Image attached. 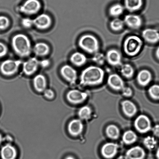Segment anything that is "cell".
I'll use <instances>...</instances> for the list:
<instances>
[{
  "label": "cell",
  "instance_id": "6da1fadb",
  "mask_svg": "<svg viewBox=\"0 0 159 159\" xmlns=\"http://www.w3.org/2000/svg\"><path fill=\"white\" fill-rule=\"evenodd\" d=\"M104 76V71L101 68L96 66H89L81 73L80 83L84 85H99L102 82Z\"/></svg>",
  "mask_w": 159,
  "mask_h": 159
},
{
  "label": "cell",
  "instance_id": "7a4b0ae2",
  "mask_svg": "<svg viewBox=\"0 0 159 159\" xmlns=\"http://www.w3.org/2000/svg\"><path fill=\"white\" fill-rule=\"evenodd\" d=\"M11 45L14 52L20 57H29L32 51L30 40L24 34L14 35L12 39Z\"/></svg>",
  "mask_w": 159,
  "mask_h": 159
},
{
  "label": "cell",
  "instance_id": "3957f363",
  "mask_svg": "<svg viewBox=\"0 0 159 159\" xmlns=\"http://www.w3.org/2000/svg\"><path fill=\"white\" fill-rule=\"evenodd\" d=\"M143 45V40L140 37L137 35H130L125 40L123 49L126 55L134 57L139 53Z\"/></svg>",
  "mask_w": 159,
  "mask_h": 159
},
{
  "label": "cell",
  "instance_id": "277c9868",
  "mask_svg": "<svg viewBox=\"0 0 159 159\" xmlns=\"http://www.w3.org/2000/svg\"><path fill=\"white\" fill-rule=\"evenodd\" d=\"M79 47L85 52L90 54H95L99 52L100 44L96 37L91 34H85L79 39Z\"/></svg>",
  "mask_w": 159,
  "mask_h": 159
},
{
  "label": "cell",
  "instance_id": "5b68a950",
  "mask_svg": "<svg viewBox=\"0 0 159 159\" xmlns=\"http://www.w3.org/2000/svg\"><path fill=\"white\" fill-rule=\"evenodd\" d=\"M22 64L21 61L8 59L1 63L0 71L4 75L12 76L17 72Z\"/></svg>",
  "mask_w": 159,
  "mask_h": 159
},
{
  "label": "cell",
  "instance_id": "8992f818",
  "mask_svg": "<svg viewBox=\"0 0 159 159\" xmlns=\"http://www.w3.org/2000/svg\"><path fill=\"white\" fill-rule=\"evenodd\" d=\"M41 8V3L39 0H26L20 6L19 10L25 15H32L38 13Z\"/></svg>",
  "mask_w": 159,
  "mask_h": 159
},
{
  "label": "cell",
  "instance_id": "52a82bcc",
  "mask_svg": "<svg viewBox=\"0 0 159 159\" xmlns=\"http://www.w3.org/2000/svg\"><path fill=\"white\" fill-rule=\"evenodd\" d=\"M33 26L37 29L44 30L50 27L52 23L51 17L48 14L43 13L33 19Z\"/></svg>",
  "mask_w": 159,
  "mask_h": 159
},
{
  "label": "cell",
  "instance_id": "ba28073f",
  "mask_svg": "<svg viewBox=\"0 0 159 159\" xmlns=\"http://www.w3.org/2000/svg\"><path fill=\"white\" fill-rule=\"evenodd\" d=\"M39 66V61L36 57H30L22 63L23 72L26 75H32L37 71Z\"/></svg>",
  "mask_w": 159,
  "mask_h": 159
},
{
  "label": "cell",
  "instance_id": "9c48e42d",
  "mask_svg": "<svg viewBox=\"0 0 159 159\" xmlns=\"http://www.w3.org/2000/svg\"><path fill=\"white\" fill-rule=\"evenodd\" d=\"M135 129L141 133L148 132L151 129L150 120L147 116L141 115L135 119L134 122Z\"/></svg>",
  "mask_w": 159,
  "mask_h": 159
},
{
  "label": "cell",
  "instance_id": "30bf717a",
  "mask_svg": "<svg viewBox=\"0 0 159 159\" xmlns=\"http://www.w3.org/2000/svg\"><path fill=\"white\" fill-rule=\"evenodd\" d=\"M60 74L66 80L74 84L77 78V73L76 70L71 65H65L60 69Z\"/></svg>",
  "mask_w": 159,
  "mask_h": 159
},
{
  "label": "cell",
  "instance_id": "8fae6325",
  "mask_svg": "<svg viewBox=\"0 0 159 159\" xmlns=\"http://www.w3.org/2000/svg\"><path fill=\"white\" fill-rule=\"evenodd\" d=\"M105 56L106 61L111 66H120L122 65V57L120 53L116 49L109 50Z\"/></svg>",
  "mask_w": 159,
  "mask_h": 159
},
{
  "label": "cell",
  "instance_id": "7c38bea8",
  "mask_svg": "<svg viewBox=\"0 0 159 159\" xmlns=\"http://www.w3.org/2000/svg\"><path fill=\"white\" fill-rule=\"evenodd\" d=\"M124 21L125 24L130 29H139L143 25L142 19L139 15L134 14H129L125 17Z\"/></svg>",
  "mask_w": 159,
  "mask_h": 159
},
{
  "label": "cell",
  "instance_id": "4fadbf2b",
  "mask_svg": "<svg viewBox=\"0 0 159 159\" xmlns=\"http://www.w3.org/2000/svg\"><path fill=\"white\" fill-rule=\"evenodd\" d=\"M142 35L144 39L148 43L155 44L159 42V32L156 29L152 28L144 29Z\"/></svg>",
  "mask_w": 159,
  "mask_h": 159
},
{
  "label": "cell",
  "instance_id": "5bb4252c",
  "mask_svg": "<svg viewBox=\"0 0 159 159\" xmlns=\"http://www.w3.org/2000/svg\"><path fill=\"white\" fill-rule=\"evenodd\" d=\"M86 93L77 90L70 91L67 94L66 97L70 102L73 104H79L83 102L87 97Z\"/></svg>",
  "mask_w": 159,
  "mask_h": 159
},
{
  "label": "cell",
  "instance_id": "9a60e30c",
  "mask_svg": "<svg viewBox=\"0 0 159 159\" xmlns=\"http://www.w3.org/2000/svg\"><path fill=\"white\" fill-rule=\"evenodd\" d=\"M118 146L113 143H107L102 146L101 153L105 158L110 159L115 157L117 152Z\"/></svg>",
  "mask_w": 159,
  "mask_h": 159
},
{
  "label": "cell",
  "instance_id": "2e32d148",
  "mask_svg": "<svg viewBox=\"0 0 159 159\" xmlns=\"http://www.w3.org/2000/svg\"><path fill=\"white\" fill-rule=\"evenodd\" d=\"M107 83L111 87L116 90L124 88V82L122 78L117 74L110 75L107 79Z\"/></svg>",
  "mask_w": 159,
  "mask_h": 159
},
{
  "label": "cell",
  "instance_id": "e0dca14e",
  "mask_svg": "<svg viewBox=\"0 0 159 159\" xmlns=\"http://www.w3.org/2000/svg\"><path fill=\"white\" fill-rule=\"evenodd\" d=\"M32 51L37 57H43L49 53L50 48L47 43L40 42L34 45L32 48Z\"/></svg>",
  "mask_w": 159,
  "mask_h": 159
},
{
  "label": "cell",
  "instance_id": "ac0fdd59",
  "mask_svg": "<svg viewBox=\"0 0 159 159\" xmlns=\"http://www.w3.org/2000/svg\"><path fill=\"white\" fill-rule=\"evenodd\" d=\"M83 127V125L80 120H73L68 125V132L73 136H77L82 133Z\"/></svg>",
  "mask_w": 159,
  "mask_h": 159
},
{
  "label": "cell",
  "instance_id": "d6986e66",
  "mask_svg": "<svg viewBox=\"0 0 159 159\" xmlns=\"http://www.w3.org/2000/svg\"><path fill=\"white\" fill-rule=\"evenodd\" d=\"M152 79V75L150 71L147 70H141L137 75V80L140 85L143 86L147 85Z\"/></svg>",
  "mask_w": 159,
  "mask_h": 159
},
{
  "label": "cell",
  "instance_id": "ffe728a7",
  "mask_svg": "<svg viewBox=\"0 0 159 159\" xmlns=\"http://www.w3.org/2000/svg\"><path fill=\"white\" fill-rule=\"evenodd\" d=\"M145 156L144 149L139 146H135L129 149L126 153L127 159H143Z\"/></svg>",
  "mask_w": 159,
  "mask_h": 159
},
{
  "label": "cell",
  "instance_id": "44dd1931",
  "mask_svg": "<svg viewBox=\"0 0 159 159\" xmlns=\"http://www.w3.org/2000/svg\"><path fill=\"white\" fill-rule=\"evenodd\" d=\"M124 7L130 12L139 10L142 7L143 0H124Z\"/></svg>",
  "mask_w": 159,
  "mask_h": 159
},
{
  "label": "cell",
  "instance_id": "7402d4cb",
  "mask_svg": "<svg viewBox=\"0 0 159 159\" xmlns=\"http://www.w3.org/2000/svg\"><path fill=\"white\" fill-rule=\"evenodd\" d=\"M87 57L84 53L75 52L71 54L70 60L73 65L77 66H81L85 65L87 61Z\"/></svg>",
  "mask_w": 159,
  "mask_h": 159
},
{
  "label": "cell",
  "instance_id": "603a6c76",
  "mask_svg": "<svg viewBox=\"0 0 159 159\" xmlns=\"http://www.w3.org/2000/svg\"><path fill=\"white\" fill-rule=\"evenodd\" d=\"M1 155L2 159H15L17 155L16 149L10 145H7L2 148Z\"/></svg>",
  "mask_w": 159,
  "mask_h": 159
},
{
  "label": "cell",
  "instance_id": "cb8c5ba5",
  "mask_svg": "<svg viewBox=\"0 0 159 159\" xmlns=\"http://www.w3.org/2000/svg\"><path fill=\"white\" fill-rule=\"evenodd\" d=\"M33 83L36 90L39 92H42L46 89V79L43 75L38 74L34 78Z\"/></svg>",
  "mask_w": 159,
  "mask_h": 159
},
{
  "label": "cell",
  "instance_id": "d4e9b609",
  "mask_svg": "<svg viewBox=\"0 0 159 159\" xmlns=\"http://www.w3.org/2000/svg\"><path fill=\"white\" fill-rule=\"evenodd\" d=\"M123 111L126 116L132 117L137 112V108L135 104L130 101H125L121 103Z\"/></svg>",
  "mask_w": 159,
  "mask_h": 159
},
{
  "label": "cell",
  "instance_id": "484cf974",
  "mask_svg": "<svg viewBox=\"0 0 159 159\" xmlns=\"http://www.w3.org/2000/svg\"><path fill=\"white\" fill-rule=\"evenodd\" d=\"M125 9V8L122 4L116 3L111 6L109 9V13L111 16L118 18L124 13Z\"/></svg>",
  "mask_w": 159,
  "mask_h": 159
},
{
  "label": "cell",
  "instance_id": "4316f807",
  "mask_svg": "<svg viewBox=\"0 0 159 159\" xmlns=\"http://www.w3.org/2000/svg\"><path fill=\"white\" fill-rule=\"evenodd\" d=\"M120 71L121 75L127 79L131 78L134 74V70L133 67L127 63L121 65Z\"/></svg>",
  "mask_w": 159,
  "mask_h": 159
},
{
  "label": "cell",
  "instance_id": "83f0119b",
  "mask_svg": "<svg viewBox=\"0 0 159 159\" xmlns=\"http://www.w3.org/2000/svg\"><path fill=\"white\" fill-rule=\"evenodd\" d=\"M106 133L109 138L112 139H117L119 136L120 132L119 129L116 126L114 125L107 126L106 129Z\"/></svg>",
  "mask_w": 159,
  "mask_h": 159
},
{
  "label": "cell",
  "instance_id": "f1b7e54d",
  "mask_svg": "<svg viewBox=\"0 0 159 159\" xmlns=\"http://www.w3.org/2000/svg\"><path fill=\"white\" fill-rule=\"evenodd\" d=\"M123 140L126 144H132L135 142L137 139L136 134L132 130L127 131L123 135Z\"/></svg>",
  "mask_w": 159,
  "mask_h": 159
},
{
  "label": "cell",
  "instance_id": "f546056e",
  "mask_svg": "<svg viewBox=\"0 0 159 159\" xmlns=\"http://www.w3.org/2000/svg\"><path fill=\"white\" fill-rule=\"evenodd\" d=\"M125 25L124 20L115 18L110 22V26L112 30L118 32L122 30Z\"/></svg>",
  "mask_w": 159,
  "mask_h": 159
},
{
  "label": "cell",
  "instance_id": "4dcf8cb0",
  "mask_svg": "<svg viewBox=\"0 0 159 159\" xmlns=\"http://www.w3.org/2000/svg\"><path fill=\"white\" fill-rule=\"evenodd\" d=\"M91 113V110L90 107L88 106H85L80 109L78 115L81 119L87 120L90 117Z\"/></svg>",
  "mask_w": 159,
  "mask_h": 159
},
{
  "label": "cell",
  "instance_id": "1f68e13d",
  "mask_svg": "<svg viewBox=\"0 0 159 159\" xmlns=\"http://www.w3.org/2000/svg\"><path fill=\"white\" fill-rule=\"evenodd\" d=\"M92 60L98 65H102L106 61V56L102 53L98 52L94 54Z\"/></svg>",
  "mask_w": 159,
  "mask_h": 159
},
{
  "label": "cell",
  "instance_id": "d6a6232c",
  "mask_svg": "<svg viewBox=\"0 0 159 159\" xmlns=\"http://www.w3.org/2000/svg\"><path fill=\"white\" fill-rule=\"evenodd\" d=\"M144 144L148 149H152L156 146L157 141L153 137L148 136L144 139Z\"/></svg>",
  "mask_w": 159,
  "mask_h": 159
},
{
  "label": "cell",
  "instance_id": "836d02e7",
  "mask_svg": "<svg viewBox=\"0 0 159 159\" xmlns=\"http://www.w3.org/2000/svg\"><path fill=\"white\" fill-rule=\"evenodd\" d=\"M148 92L149 95L153 99L159 100V85L152 86L149 89Z\"/></svg>",
  "mask_w": 159,
  "mask_h": 159
},
{
  "label": "cell",
  "instance_id": "e575fe53",
  "mask_svg": "<svg viewBox=\"0 0 159 159\" xmlns=\"http://www.w3.org/2000/svg\"><path fill=\"white\" fill-rule=\"evenodd\" d=\"M10 25V21L7 17L4 16H0V31L4 30Z\"/></svg>",
  "mask_w": 159,
  "mask_h": 159
},
{
  "label": "cell",
  "instance_id": "d590c367",
  "mask_svg": "<svg viewBox=\"0 0 159 159\" xmlns=\"http://www.w3.org/2000/svg\"><path fill=\"white\" fill-rule=\"evenodd\" d=\"M21 23L22 25L26 29H29L33 26V19L30 18H23L21 20Z\"/></svg>",
  "mask_w": 159,
  "mask_h": 159
},
{
  "label": "cell",
  "instance_id": "8d00e7d4",
  "mask_svg": "<svg viewBox=\"0 0 159 159\" xmlns=\"http://www.w3.org/2000/svg\"><path fill=\"white\" fill-rule=\"evenodd\" d=\"M7 46L4 43L0 42V57H5L7 54Z\"/></svg>",
  "mask_w": 159,
  "mask_h": 159
},
{
  "label": "cell",
  "instance_id": "74e56055",
  "mask_svg": "<svg viewBox=\"0 0 159 159\" xmlns=\"http://www.w3.org/2000/svg\"><path fill=\"white\" fill-rule=\"evenodd\" d=\"M50 61L47 59H45L39 61V66L43 68H48L50 66Z\"/></svg>",
  "mask_w": 159,
  "mask_h": 159
},
{
  "label": "cell",
  "instance_id": "f35d334b",
  "mask_svg": "<svg viewBox=\"0 0 159 159\" xmlns=\"http://www.w3.org/2000/svg\"><path fill=\"white\" fill-rule=\"evenodd\" d=\"M44 96L46 98L49 99H51L54 98V92L51 89H47L45 90Z\"/></svg>",
  "mask_w": 159,
  "mask_h": 159
},
{
  "label": "cell",
  "instance_id": "ab89813d",
  "mask_svg": "<svg viewBox=\"0 0 159 159\" xmlns=\"http://www.w3.org/2000/svg\"><path fill=\"white\" fill-rule=\"evenodd\" d=\"M123 94L126 97H130L132 96V90L129 87H124L123 89Z\"/></svg>",
  "mask_w": 159,
  "mask_h": 159
},
{
  "label": "cell",
  "instance_id": "60d3db41",
  "mask_svg": "<svg viewBox=\"0 0 159 159\" xmlns=\"http://www.w3.org/2000/svg\"><path fill=\"white\" fill-rule=\"evenodd\" d=\"M154 135L159 138V125H157L152 129Z\"/></svg>",
  "mask_w": 159,
  "mask_h": 159
},
{
  "label": "cell",
  "instance_id": "b9f144b4",
  "mask_svg": "<svg viewBox=\"0 0 159 159\" xmlns=\"http://www.w3.org/2000/svg\"><path fill=\"white\" fill-rule=\"evenodd\" d=\"M155 55L157 58L159 60V46L157 48L156 51Z\"/></svg>",
  "mask_w": 159,
  "mask_h": 159
},
{
  "label": "cell",
  "instance_id": "7bdbcfd3",
  "mask_svg": "<svg viewBox=\"0 0 159 159\" xmlns=\"http://www.w3.org/2000/svg\"><path fill=\"white\" fill-rule=\"evenodd\" d=\"M117 159H127L126 157L124 156H120Z\"/></svg>",
  "mask_w": 159,
  "mask_h": 159
},
{
  "label": "cell",
  "instance_id": "ee69618b",
  "mask_svg": "<svg viewBox=\"0 0 159 159\" xmlns=\"http://www.w3.org/2000/svg\"><path fill=\"white\" fill-rule=\"evenodd\" d=\"M156 155L157 158H158V159H159V148H158V150L157 151Z\"/></svg>",
  "mask_w": 159,
  "mask_h": 159
},
{
  "label": "cell",
  "instance_id": "f6af8a7d",
  "mask_svg": "<svg viewBox=\"0 0 159 159\" xmlns=\"http://www.w3.org/2000/svg\"><path fill=\"white\" fill-rule=\"evenodd\" d=\"M75 159L74 157H72L71 156H69L67 157L66 159Z\"/></svg>",
  "mask_w": 159,
  "mask_h": 159
},
{
  "label": "cell",
  "instance_id": "bcb514c9",
  "mask_svg": "<svg viewBox=\"0 0 159 159\" xmlns=\"http://www.w3.org/2000/svg\"><path fill=\"white\" fill-rule=\"evenodd\" d=\"M2 137L1 135L0 134V143H1L2 141Z\"/></svg>",
  "mask_w": 159,
  "mask_h": 159
}]
</instances>
